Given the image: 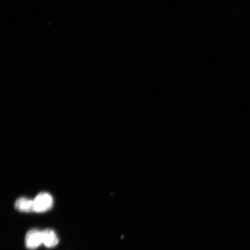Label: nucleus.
<instances>
[{
    "label": "nucleus",
    "instance_id": "nucleus-1",
    "mask_svg": "<svg viewBox=\"0 0 250 250\" xmlns=\"http://www.w3.org/2000/svg\"><path fill=\"white\" fill-rule=\"evenodd\" d=\"M54 205V199L48 193H39L33 200L34 212H44L48 211Z\"/></svg>",
    "mask_w": 250,
    "mask_h": 250
},
{
    "label": "nucleus",
    "instance_id": "nucleus-2",
    "mask_svg": "<svg viewBox=\"0 0 250 250\" xmlns=\"http://www.w3.org/2000/svg\"><path fill=\"white\" fill-rule=\"evenodd\" d=\"M42 243V232L37 229L28 231L25 237V245L29 250H35Z\"/></svg>",
    "mask_w": 250,
    "mask_h": 250
},
{
    "label": "nucleus",
    "instance_id": "nucleus-3",
    "mask_svg": "<svg viewBox=\"0 0 250 250\" xmlns=\"http://www.w3.org/2000/svg\"><path fill=\"white\" fill-rule=\"evenodd\" d=\"M42 243L46 248H53L58 245L59 239L55 231L46 229L42 231Z\"/></svg>",
    "mask_w": 250,
    "mask_h": 250
},
{
    "label": "nucleus",
    "instance_id": "nucleus-4",
    "mask_svg": "<svg viewBox=\"0 0 250 250\" xmlns=\"http://www.w3.org/2000/svg\"><path fill=\"white\" fill-rule=\"evenodd\" d=\"M15 207L21 212H34L33 200L24 197L19 198L15 202Z\"/></svg>",
    "mask_w": 250,
    "mask_h": 250
}]
</instances>
